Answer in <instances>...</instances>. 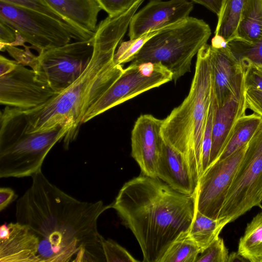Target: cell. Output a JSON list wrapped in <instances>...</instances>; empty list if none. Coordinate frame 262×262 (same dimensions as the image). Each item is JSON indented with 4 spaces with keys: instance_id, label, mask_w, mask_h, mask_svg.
Listing matches in <instances>:
<instances>
[{
    "instance_id": "6da1fadb",
    "label": "cell",
    "mask_w": 262,
    "mask_h": 262,
    "mask_svg": "<svg viewBox=\"0 0 262 262\" xmlns=\"http://www.w3.org/2000/svg\"><path fill=\"white\" fill-rule=\"evenodd\" d=\"M17 201L16 222L39 239V262L106 261L97 221L111 208L102 201H81L52 183L42 170Z\"/></svg>"
},
{
    "instance_id": "7a4b0ae2",
    "label": "cell",
    "mask_w": 262,
    "mask_h": 262,
    "mask_svg": "<svg viewBox=\"0 0 262 262\" xmlns=\"http://www.w3.org/2000/svg\"><path fill=\"white\" fill-rule=\"evenodd\" d=\"M196 195L141 173L123 185L111 207L134 235L143 261L159 262L171 244L188 232L196 210Z\"/></svg>"
},
{
    "instance_id": "3957f363",
    "label": "cell",
    "mask_w": 262,
    "mask_h": 262,
    "mask_svg": "<svg viewBox=\"0 0 262 262\" xmlns=\"http://www.w3.org/2000/svg\"><path fill=\"white\" fill-rule=\"evenodd\" d=\"M92 40V57L83 73L44 103L23 110L28 122V132H43L67 127L70 130V142L86 111L121 75L123 64L114 61L119 42L101 33L94 34Z\"/></svg>"
},
{
    "instance_id": "277c9868",
    "label": "cell",
    "mask_w": 262,
    "mask_h": 262,
    "mask_svg": "<svg viewBox=\"0 0 262 262\" xmlns=\"http://www.w3.org/2000/svg\"><path fill=\"white\" fill-rule=\"evenodd\" d=\"M210 46L205 44L197 53L188 94L163 119L161 127L164 141L181 155L198 184L202 174V143L214 96Z\"/></svg>"
},
{
    "instance_id": "5b68a950",
    "label": "cell",
    "mask_w": 262,
    "mask_h": 262,
    "mask_svg": "<svg viewBox=\"0 0 262 262\" xmlns=\"http://www.w3.org/2000/svg\"><path fill=\"white\" fill-rule=\"evenodd\" d=\"M28 120L22 109L6 106L0 113V178L32 177L41 169L51 148L66 137L64 127L43 132H29Z\"/></svg>"
},
{
    "instance_id": "8992f818",
    "label": "cell",
    "mask_w": 262,
    "mask_h": 262,
    "mask_svg": "<svg viewBox=\"0 0 262 262\" xmlns=\"http://www.w3.org/2000/svg\"><path fill=\"white\" fill-rule=\"evenodd\" d=\"M211 34L206 22L189 16L151 37L131 62H159L172 73V80L176 82L190 72L193 57L207 43Z\"/></svg>"
},
{
    "instance_id": "52a82bcc",
    "label": "cell",
    "mask_w": 262,
    "mask_h": 262,
    "mask_svg": "<svg viewBox=\"0 0 262 262\" xmlns=\"http://www.w3.org/2000/svg\"><path fill=\"white\" fill-rule=\"evenodd\" d=\"M262 203V126L249 141L219 218L232 222Z\"/></svg>"
},
{
    "instance_id": "ba28073f",
    "label": "cell",
    "mask_w": 262,
    "mask_h": 262,
    "mask_svg": "<svg viewBox=\"0 0 262 262\" xmlns=\"http://www.w3.org/2000/svg\"><path fill=\"white\" fill-rule=\"evenodd\" d=\"M92 37L44 50L37 56L33 70L37 80L59 93L85 71L92 57Z\"/></svg>"
},
{
    "instance_id": "9c48e42d",
    "label": "cell",
    "mask_w": 262,
    "mask_h": 262,
    "mask_svg": "<svg viewBox=\"0 0 262 262\" xmlns=\"http://www.w3.org/2000/svg\"><path fill=\"white\" fill-rule=\"evenodd\" d=\"M172 80V73L159 62L138 64L131 62L113 85L89 108L81 123Z\"/></svg>"
},
{
    "instance_id": "30bf717a",
    "label": "cell",
    "mask_w": 262,
    "mask_h": 262,
    "mask_svg": "<svg viewBox=\"0 0 262 262\" xmlns=\"http://www.w3.org/2000/svg\"><path fill=\"white\" fill-rule=\"evenodd\" d=\"M0 20L13 29L40 53L71 41V33L61 23L44 14L0 1Z\"/></svg>"
},
{
    "instance_id": "8fae6325",
    "label": "cell",
    "mask_w": 262,
    "mask_h": 262,
    "mask_svg": "<svg viewBox=\"0 0 262 262\" xmlns=\"http://www.w3.org/2000/svg\"><path fill=\"white\" fill-rule=\"evenodd\" d=\"M248 143L229 157L209 165L201 175L196 197V210L203 214L213 219L219 218Z\"/></svg>"
},
{
    "instance_id": "7c38bea8",
    "label": "cell",
    "mask_w": 262,
    "mask_h": 262,
    "mask_svg": "<svg viewBox=\"0 0 262 262\" xmlns=\"http://www.w3.org/2000/svg\"><path fill=\"white\" fill-rule=\"evenodd\" d=\"M47 84L37 80L32 69L18 62L0 76V103L27 110L38 106L57 95Z\"/></svg>"
},
{
    "instance_id": "4fadbf2b",
    "label": "cell",
    "mask_w": 262,
    "mask_h": 262,
    "mask_svg": "<svg viewBox=\"0 0 262 262\" xmlns=\"http://www.w3.org/2000/svg\"><path fill=\"white\" fill-rule=\"evenodd\" d=\"M162 122L152 115H141L131 134V155L142 173L153 178H157L158 162L165 143L161 135Z\"/></svg>"
},
{
    "instance_id": "5bb4252c",
    "label": "cell",
    "mask_w": 262,
    "mask_h": 262,
    "mask_svg": "<svg viewBox=\"0 0 262 262\" xmlns=\"http://www.w3.org/2000/svg\"><path fill=\"white\" fill-rule=\"evenodd\" d=\"M193 8V2L188 0H150L133 15L128 35L135 39L149 31L180 23L189 17Z\"/></svg>"
},
{
    "instance_id": "9a60e30c",
    "label": "cell",
    "mask_w": 262,
    "mask_h": 262,
    "mask_svg": "<svg viewBox=\"0 0 262 262\" xmlns=\"http://www.w3.org/2000/svg\"><path fill=\"white\" fill-rule=\"evenodd\" d=\"M209 59L213 89L218 108L231 95L241 98L245 93V70L228 45L216 49L211 45Z\"/></svg>"
},
{
    "instance_id": "2e32d148",
    "label": "cell",
    "mask_w": 262,
    "mask_h": 262,
    "mask_svg": "<svg viewBox=\"0 0 262 262\" xmlns=\"http://www.w3.org/2000/svg\"><path fill=\"white\" fill-rule=\"evenodd\" d=\"M39 239L27 225L5 223L0 227V262H39Z\"/></svg>"
},
{
    "instance_id": "e0dca14e",
    "label": "cell",
    "mask_w": 262,
    "mask_h": 262,
    "mask_svg": "<svg viewBox=\"0 0 262 262\" xmlns=\"http://www.w3.org/2000/svg\"><path fill=\"white\" fill-rule=\"evenodd\" d=\"M157 177L179 192L189 195L196 193L198 184L188 166L165 142L158 160Z\"/></svg>"
},
{
    "instance_id": "ac0fdd59",
    "label": "cell",
    "mask_w": 262,
    "mask_h": 262,
    "mask_svg": "<svg viewBox=\"0 0 262 262\" xmlns=\"http://www.w3.org/2000/svg\"><path fill=\"white\" fill-rule=\"evenodd\" d=\"M247 109L245 93L241 98L231 95L221 107H217L212 127L209 166L217 160L231 137L236 120L246 114Z\"/></svg>"
},
{
    "instance_id": "d6986e66",
    "label": "cell",
    "mask_w": 262,
    "mask_h": 262,
    "mask_svg": "<svg viewBox=\"0 0 262 262\" xmlns=\"http://www.w3.org/2000/svg\"><path fill=\"white\" fill-rule=\"evenodd\" d=\"M60 15L83 31L94 33L101 9L95 0H46Z\"/></svg>"
},
{
    "instance_id": "ffe728a7",
    "label": "cell",
    "mask_w": 262,
    "mask_h": 262,
    "mask_svg": "<svg viewBox=\"0 0 262 262\" xmlns=\"http://www.w3.org/2000/svg\"><path fill=\"white\" fill-rule=\"evenodd\" d=\"M229 223V221L225 219L210 218L196 210L186 235L202 252L219 237L223 228Z\"/></svg>"
},
{
    "instance_id": "44dd1931",
    "label": "cell",
    "mask_w": 262,
    "mask_h": 262,
    "mask_svg": "<svg viewBox=\"0 0 262 262\" xmlns=\"http://www.w3.org/2000/svg\"><path fill=\"white\" fill-rule=\"evenodd\" d=\"M261 126L262 117L255 113L239 117L235 123L230 139L217 160L229 157L247 144Z\"/></svg>"
},
{
    "instance_id": "7402d4cb",
    "label": "cell",
    "mask_w": 262,
    "mask_h": 262,
    "mask_svg": "<svg viewBox=\"0 0 262 262\" xmlns=\"http://www.w3.org/2000/svg\"><path fill=\"white\" fill-rule=\"evenodd\" d=\"M262 37V0H247L235 39L254 44Z\"/></svg>"
},
{
    "instance_id": "603a6c76",
    "label": "cell",
    "mask_w": 262,
    "mask_h": 262,
    "mask_svg": "<svg viewBox=\"0 0 262 262\" xmlns=\"http://www.w3.org/2000/svg\"><path fill=\"white\" fill-rule=\"evenodd\" d=\"M237 252L248 261L262 262V211L247 224Z\"/></svg>"
},
{
    "instance_id": "cb8c5ba5",
    "label": "cell",
    "mask_w": 262,
    "mask_h": 262,
    "mask_svg": "<svg viewBox=\"0 0 262 262\" xmlns=\"http://www.w3.org/2000/svg\"><path fill=\"white\" fill-rule=\"evenodd\" d=\"M247 0H224L218 16L215 35L223 36L227 42L235 39Z\"/></svg>"
},
{
    "instance_id": "d4e9b609",
    "label": "cell",
    "mask_w": 262,
    "mask_h": 262,
    "mask_svg": "<svg viewBox=\"0 0 262 262\" xmlns=\"http://www.w3.org/2000/svg\"><path fill=\"white\" fill-rule=\"evenodd\" d=\"M11 5L25 8L44 14L61 23L76 40H85L91 38L94 33L79 29L66 20L56 12L46 0H0Z\"/></svg>"
},
{
    "instance_id": "484cf974",
    "label": "cell",
    "mask_w": 262,
    "mask_h": 262,
    "mask_svg": "<svg viewBox=\"0 0 262 262\" xmlns=\"http://www.w3.org/2000/svg\"><path fill=\"white\" fill-rule=\"evenodd\" d=\"M187 233V232H186ZM182 234L169 246L159 262H195L202 252L200 248Z\"/></svg>"
},
{
    "instance_id": "4316f807",
    "label": "cell",
    "mask_w": 262,
    "mask_h": 262,
    "mask_svg": "<svg viewBox=\"0 0 262 262\" xmlns=\"http://www.w3.org/2000/svg\"><path fill=\"white\" fill-rule=\"evenodd\" d=\"M228 45L244 70L253 64H262V37L254 44L234 39Z\"/></svg>"
},
{
    "instance_id": "83f0119b",
    "label": "cell",
    "mask_w": 262,
    "mask_h": 262,
    "mask_svg": "<svg viewBox=\"0 0 262 262\" xmlns=\"http://www.w3.org/2000/svg\"><path fill=\"white\" fill-rule=\"evenodd\" d=\"M163 29L149 31L136 39L121 42L115 53V62L118 64H123L132 61L145 43Z\"/></svg>"
},
{
    "instance_id": "f1b7e54d",
    "label": "cell",
    "mask_w": 262,
    "mask_h": 262,
    "mask_svg": "<svg viewBox=\"0 0 262 262\" xmlns=\"http://www.w3.org/2000/svg\"><path fill=\"white\" fill-rule=\"evenodd\" d=\"M217 107H218L214 93V96L209 108L207 122L202 143V173L208 168L209 164L210 156L212 146V127Z\"/></svg>"
},
{
    "instance_id": "f546056e",
    "label": "cell",
    "mask_w": 262,
    "mask_h": 262,
    "mask_svg": "<svg viewBox=\"0 0 262 262\" xmlns=\"http://www.w3.org/2000/svg\"><path fill=\"white\" fill-rule=\"evenodd\" d=\"M103 252L107 262H137L125 248L111 239L101 238Z\"/></svg>"
},
{
    "instance_id": "4dcf8cb0",
    "label": "cell",
    "mask_w": 262,
    "mask_h": 262,
    "mask_svg": "<svg viewBox=\"0 0 262 262\" xmlns=\"http://www.w3.org/2000/svg\"><path fill=\"white\" fill-rule=\"evenodd\" d=\"M229 254L223 239L219 237L198 255L195 262H227Z\"/></svg>"
},
{
    "instance_id": "1f68e13d",
    "label": "cell",
    "mask_w": 262,
    "mask_h": 262,
    "mask_svg": "<svg viewBox=\"0 0 262 262\" xmlns=\"http://www.w3.org/2000/svg\"><path fill=\"white\" fill-rule=\"evenodd\" d=\"M25 40L11 27L0 20L1 50H4L7 46H22L26 47Z\"/></svg>"
},
{
    "instance_id": "d6a6232c",
    "label": "cell",
    "mask_w": 262,
    "mask_h": 262,
    "mask_svg": "<svg viewBox=\"0 0 262 262\" xmlns=\"http://www.w3.org/2000/svg\"><path fill=\"white\" fill-rule=\"evenodd\" d=\"M101 10L108 16L113 17L120 14L129 9L138 0H95Z\"/></svg>"
},
{
    "instance_id": "836d02e7",
    "label": "cell",
    "mask_w": 262,
    "mask_h": 262,
    "mask_svg": "<svg viewBox=\"0 0 262 262\" xmlns=\"http://www.w3.org/2000/svg\"><path fill=\"white\" fill-rule=\"evenodd\" d=\"M31 48L26 46L24 50L15 46H7L4 50H6L18 62L25 66H29L33 70L36 65L37 56L31 52L29 49Z\"/></svg>"
},
{
    "instance_id": "e575fe53",
    "label": "cell",
    "mask_w": 262,
    "mask_h": 262,
    "mask_svg": "<svg viewBox=\"0 0 262 262\" xmlns=\"http://www.w3.org/2000/svg\"><path fill=\"white\" fill-rule=\"evenodd\" d=\"M246 88H254L262 91V64H253L245 70Z\"/></svg>"
},
{
    "instance_id": "d590c367",
    "label": "cell",
    "mask_w": 262,
    "mask_h": 262,
    "mask_svg": "<svg viewBox=\"0 0 262 262\" xmlns=\"http://www.w3.org/2000/svg\"><path fill=\"white\" fill-rule=\"evenodd\" d=\"M245 97L247 109L262 117V91L246 88Z\"/></svg>"
},
{
    "instance_id": "8d00e7d4",
    "label": "cell",
    "mask_w": 262,
    "mask_h": 262,
    "mask_svg": "<svg viewBox=\"0 0 262 262\" xmlns=\"http://www.w3.org/2000/svg\"><path fill=\"white\" fill-rule=\"evenodd\" d=\"M18 195L13 189L10 187L0 188V211L5 209L14 201Z\"/></svg>"
},
{
    "instance_id": "74e56055",
    "label": "cell",
    "mask_w": 262,
    "mask_h": 262,
    "mask_svg": "<svg viewBox=\"0 0 262 262\" xmlns=\"http://www.w3.org/2000/svg\"><path fill=\"white\" fill-rule=\"evenodd\" d=\"M224 0H191V2L200 4L215 13L217 16L220 13Z\"/></svg>"
},
{
    "instance_id": "f35d334b",
    "label": "cell",
    "mask_w": 262,
    "mask_h": 262,
    "mask_svg": "<svg viewBox=\"0 0 262 262\" xmlns=\"http://www.w3.org/2000/svg\"><path fill=\"white\" fill-rule=\"evenodd\" d=\"M18 63L17 61L10 60L3 55L0 56V76L12 70Z\"/></svg>"
},
{
    "instance_id": "ab89813d",
    "label": "cell",
    "mask_w": 262,
    "mask_h": 262,
    "mask_svg": "<svg viewBox=\"0 0 262 262\" xmlns=\"http://www.w3.org/2000/svg\"><path fill=\"white\" fill-rule=\"evenodd\" d=\"M211 46L216 49L225 48L228 46V42L223 36L215 35L212 38Z\"/></svg>"
},
{
    "instance_id": "60d3db41",
    "label": "cell",
    "mask_w": 262,
    "mask_h": 262,
    "mask_svg": "<svg viewBox=\"0 0 262 262\" xmlns=\"http://www.w3.org/2000/svg\"><path fill=\"white\" fill-rule=\"evenodd\" d=\"M242 262L248 261L246 259L243 257L238 252H233L229 254L227 262Z\"/></svg>"
}]
</instances>
